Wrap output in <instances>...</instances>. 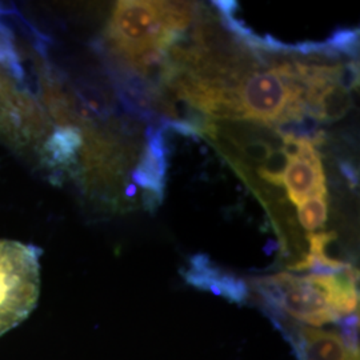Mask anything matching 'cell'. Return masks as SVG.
I'll use <instances>...</instances> for the list:
<instances>
[{
    "mask_svg": "<svg viewBox=\"0 0 360 360\" xmlns=\"http://www.w3.org/2000/svg\"><path fill=\"white\" fill-rule=\"evenodd\" d=\"M198 13L199 7L188 1H119L108 22L107 38L129 63L150 49L162 47L168 51L183 41Z\"/></svg>",
    "mask_w": 360,
    "mask_h": 360,
    "instance_id": "1",
    "label": "cell"
},
{
    "mask_svg": "<svg viewBox=\"0 0 360 360\" xmlns=\"http://www.w3.org/2000/svg\"><path fill=\"white\" fill-rule=\"evenodd\" d=\"M250 285L260 296L270 316H290L296 323L315 328L340 321L318 275L278 272L252 278Z\"/></svg>",
    "mask_w": 360,
    "mask_h": 360,
    "instance_id": "2",
    "label": "cell"
},
{
    "mask_svg": "<svg viewBox=\"0 0 360 360\" xmlns=\"http://www.w3.org/2000/svg\"><path fill=\"white\" fill-rule=\"evenodd\" d=\"M41 250L0 240V336L25 322L38 304Z\"/></svg>",
    "mask_w": 360,
    "mask_h": 360,
    "instance_id": "3",
    "label": "cell"
},
{
    "mask_svg": "<svg viewBox=\"0 0 360 360\" xmlns=\"http://www.w3.org/2000/svg\"><path fill=\"white\" fill-rule=\"evenodd\" d=\"M166 120L153 123L147 129V144L143 150L139 166L134 171V181L144 190L143 207L154 212L163 203L168 168V148L165 139Z\"/></svg>",
    "mask_w": 360,
    "mask_h": 360,
    "instance_id": "4",
    "label": "cell"
},
{
    "mask_svg": "<svg viewBox=\"0 0 360 360\" xmlns=\"http://www.w3.org/2000/svg\"><path fill=\"white\" fill-rule=\"evenodd\" d=\"M290 340L299 360H359V352L351 349L336 331L321 330L282 316H270Z\"/></svg>",
    "mask_w": 360,
    "mask_h": 360,
    "instance_id": "5",
    "label": "cell"
},
{
    "mask_svg": "<svg viewBox=\"0 0 360 360\" xmlns=\"http://www.w3.org/2000/svg\"><path fill=\"white\" fill-rule=\"evenodd\" d=\"M283 181L290 200L297 206L311 196L327 193L322 158L309 141L303 139L300 153L288 160Z\"/></svg>",
    "mask_w": 360,
    "mask_h": 360,
    "instance_id": "6",
    "label": "cell"
},
{
    "mask_svg": "<svg viewBox=\"0 0 360 360\" xmlns=\"http://www.w3.org/2000/svg\"><path fill=\"white\" fill-rule=\"evenodd\" d=\"M186 282L193 287L211 291L233 303L243 304L248 299V284L236 275L221 270L210 257L203 254L193 255L190 267L183 274Z\"/></svg>",
    "mask_w": 360,
    "mask_h": 360,
    "instance_id": "7",
    "label": "cell"
},
{
    "mask_svg": "<svg viewBox=\"0 0 360 360\" xmlns=\"http://www.w3.org/2000/svg\"><path fill=\"white\" fill-rule=\"evenodd\" d=\"M304 102L309 115L324 123L340 120L352 107L351 94L338 83L309 89L304 92Z\"/></svg>",
    "mask_w": 360,
    "mask_h": 360,
    "instance_id": "8",
    "label": "cell"
},
{
    "mask_svg": "<svg viewBox=\"0 0 360 360\" xmlns=\"http://www.w3.org/2000/svg\"><path fill=\"white\" fill-rule=\"evenodd\" d=\"M297 217L300 226L307 233L323 229L328 217V193L315 195L304 200L299 205Z\"/></svg>",
    "mask_w": 360,
    "mask_h": 360,
    "instance_id": "9",
    "label": "cell"
},
{
    "mask_svg": "<svg viewBox=\"0 0 360 360\" xmlns=\"http://www.w3.org/2000/svg\"><path fill=\"white\" fill-rule=\"evenodd\" d=\"M324 43L336 58L342 59V56H345L349 60H358V55H359V30L358 28H338Z\"/></svg>",
    "mask_w": 360,
    "mask_h": 360,
    "instance_id": "10",
    "label": "cell"
},
{
    "mask_svg": "<svg viewBox=\"0 0 360 360\" xmlns=\"http://www.w3.org/2000/svg\"><path fill=\"white\" fill-rule=\"evenodd\" d=\"M288 160L290 159L282 150H276L262 166L257 168V178L275 187H282L284 171L288 166Z\"/></svg>",
    "mask_w": 360,
    "mask_h": 360,
    "instance_id": "11",
    "label": "cell"
},
{
    "mask_svg": "<svg viewBox=\"0 0 360 360\" xmlns=\"http://www.w3.org/2000/svg\"><path fill=\"white\" fill-rule=\"evenodd\" d=\"M340 171L345 175V178L348 181V184L351 186V188H356L359 184V174H358V168L355 167L351 162L345 160L340 162Z\"/></svg>",
    "mask_w": 360,
    "mask_h": 360,
    "instance_id": "12",
    "label": "cell"
}]
</instances>
